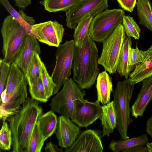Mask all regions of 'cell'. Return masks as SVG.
Segmentation results:
<instances>
[{
	"instance_id": "1",
	"label": "cell",
	"mask_w": 152,
	"mask_h": 152,
	"mask_svg": "<svg viewBox=\"0 0 152 152\" xmlns=\"http://www.w3.org/2000/svg\"><path fill=\"white\" fill-rule=\"evenodd\" d=\"M42 113L38 101L29 97L19 111L7 119L12 133L13 152H26L33 130Z\"/></svg>"
},
{
	"instance_id": "2",
	"label": "cell",
	"mask_w": 152,
	"mask_h": 152,
	"mask_svg": "<svg viewBox=\"0 0 152 152\" xmlns=\"http://www.w3.org/2000/svg\"><path fill=\"white\" fill-rule=\"evenodd\" d=\"M98 51L89 34L82 46H76L72 62L73 79L81 90L90 88L99 74Z\"/></svg>"
},
{
	"instance_id": "3",
	"label": "cell",
	"mask_w": 152,
	"mask_h": 152,
	"mask_svg": "<svg viewBox=\"0 0 152 152\" xmlns=\"http://www.w3.org/2000/svg\"><path fill=\"white\" fill-rule=\"evenodd\" d=\"M135 84L127 79L118 82L115 89L113 91L114 106L116 112L117 127L121 137L128 138L127 132L129 125L133 122L130 117L131 109L130 101L132 96Z\"/></svg>"
},
{
	"instance_id": "4",
	"label": "cell",
	"mask_w": 152,
	"mask_h": 152,
	"mask_svg": "<svg viewBox=\"0 0 152 152\" xmlns=\"http://www.w3.org/2000/svg\"><path fill=\"white\" fill-rule=\"evenodd\" d=\"M3 60L10 64L14 60L26 35L25 28L10 14L4 19L1 29Z\"/></svg>"
},
{
	"instance_id": "5",
	"label": "cell",
	"mask_w": 152,
	"mask_h": 152,
	"mask_svg": "<svg viewBox=\"0 0 152 152\" xmlns=\"http://www.w3.org/2000/svg\"><path fill=\"white\" fill-rule=\"evenodd\" d=\"M125 15L121 9H106L93 18L88 30L90 38L102 42L122 23Z\"/></svg>"
},
{
	"instance_id": "6",
	"label": "cell",
	"mask_w": 152,
	"mask_h": 152,
	"mask_svg": "<svg viewBox=\"0 0 152 152\" xmlns=\"http://www.w3.org/2000/svg\"><path fill=\"white\" fill-rule=\"evenodd\" d=\"M126 36L121 23L102 42V48L98 63L110 75L116 72L120 53Z\"/></svg>"
},
{
	"instance_id": "7",
	"label": "cell",
	"mask_w": 152,
	"mask_h": 152,
	"mask_svg": "<svg viewBox=\"0 0 152 152\" xmlns=\"http://www.w3.org/2000/svg\"><path fill=\"white\" fill-rule=\"evenodd\" d=\"M56 94L50 104L51 110L71 119L76 102L83 98L86 94L73 79L69 78L64 83L61 90Z\"/></svg>"
},
{
	"instance_id": "8",
	"label": "cell",
	"mask_w": 152,
	"mask_h": 152,
	"mask_svg": "<svg viewBox=\"0 0 152 152\" xmlns=\"http://www.w3.org/2000/svg\"><path fill=\"white\" fill-rule=\"evenodd\" d=\"M74 40L66 41L58 48L56 62L51 77L56 85L53 94H56L71 74L72 62L76 48Z\"/></svg>"
},
{
	"instance_id": "9",
	"label": "cell",
	"mask_w": 152,
	"mask_h": 152,
	"mask_svg": "<svg viewBox=\"0 0 152 152\" xmlns=\"http://www.w3.org/2000/svg\"><path fill=\"white\" fill-rule=\"evenodd\" d=\"M108 7V0H78L65 12L66 26L74 29L81 20L88 16L94 17Z\"/></svg>"
},
{
	"instance_id": "10",
	"label": "cell",
	"mask_w": 152,
	"mask_h": 152,
	"mask_svg": "<svg viewBox=\"0 0 152 152\" xmlns=\"http://www.w3.org/2000/svg\"><path fill=\"white\" fill-rule=\"evenodd\" d=\"M26 77L8 96L4 90L0 95V118L3 121L17 113L27 98V85Z\"/></svg>"
},
{
	"instance_id": "11",
	"label": "cell",
	"mask_w": 152,
	"mask_h": 152,
	"mask_svg": "<svg viewBox=\"0 0 152 152\" xmlns=\"http://www.w3.org/2000/svg\"><path fill=\"white\" fill-rule=\"evenodd\" d=\"M102 115V106L97 100L92 102L83 98L76 102L71 121L80 127H87L98 119Z\"/></svg>"
},
{
	"instance_id": "12",
	"label": "cell",
	"mask_w": 152,
	"mask_h": 152,
	"mask_svg": "<svg viewBox=\"0 0 152 152\" xmlns=\"http://www.w3.org/2000/svg\"><path fill=\"white\" fill-rule=\"evenodd\" d=\"M102 132L87 129L81 132L74 143L65 148V152H102L103 147L101 138Z\"/></svg>"
},
{
	"instance_id": "13",
	"label": "cell",
	"mask_w": 152,
	"mask_h": 152,
	"mask_svg": "<svg viewBox=\"0 0 152 152\" xmlns=\"http://www.w3.org/2000/svg\"><path fill=\"white\" fill-rule=\"evenodd\" d=\"M38 37V40L50 46L58 47L63 38L64 29L56 21L49 20L33 26Z\"/></svg>"
},
{
	"instance_id": "14",
	"label": "cell",
	"mask_w": 152,
	"mask_h": 152,
	"mask_svg": "<svg viewBox=\"0 0 152 152\" xmlns=\"http://www.w3.org/2000/svg\"><path fill=\"white\" fill-rule=\"evenodd\" d=\"M74 123L65 115H61L58 118L55 133L58 141V145L61 148L71 146L81 133V127Z\"/></svg>"
},
{
	"instance_id": "15",
	"label": "cell",
	"mask_w": 152,
	"mask_h": 152,
	"mask_svg": "<svg viewBox=\"0 0 152 152\" xmlns=\"http://www.w3.org/2000/svg\"><path fill=\"white\" fill-rule=\"evenodd\" d=\"M35 37L27 34L17 56L13 62L25 76L35 54L41 53L40 46Z\"/></svg>"
},
{
	"instance_id": "16",
	"label": "cell",
	"mask_w": 152,
	"mask_h": 152,
	"mask_svg": "<svg viewBox=\"0 0 152 152\" xmlns=\"http://www.w3.org/2000/svg\"><path fill=\"white\" fill-rule=\"evenodd\" d=\"M142 82V86L131 108L132 115L136 118L143 115L152 100V76L145 78Z\"/></svg>"
},
{
	"instance_id": "17",
	"label": "cell",
	"mask_w": 152,
	"mask_h": 152,
	"mask_svg": "<svg viewBox=\"0 0 152 152\" xmlns=\"http://www.w3.org/2000/svg\"><path fill=\"white\" fill-rule=\"evenodd\" d=\"M0 3L14 19L25 28L27 34L32 36L38 39V37L32 26L35 23L33 17L27 15L22 9H20L18 12L11 5L8 0H0Z\"/></svg>"
},
{
	"instance_id": "18",
	"label": "cell",
	"mask_w": 152,
	"mask_h": 152,
	"mask_svg": "<svg viewBox=\"0 0 152 152\" xmlns=\"http://www.w3.org/2000/svg\"><path fill=\"white\" fill-rule=\"evenodd\" d=\"M152 76V45L147 50V55L142 62L130 74L128 80L136 84Z\"/></svg>"
},
{
	"instance_id": "19",
	"label": "cell",
	"mask_w": 152,
	"mask_h": 152,
	"mask_svg": "<svg viewBox=\"0 0 152 152\" xmlns=\"http://www.w3.org/2000/svg\"><path fill=\"white\" fill-rule=\"evenodd\" d=\"M96 80L97 100L103 105L106 104L110 102L113 91L112 78L104 70L99 73Z\"/></svg>"
},
{
	"instance_id": "20",
	"label": "cell",
	"mask_w": 152,
	"mask_h": 152,
	"mask_svg": "<svg viewBox=\"0 0 152 152\" xmlns=\"http://www.w3.org/2000/svg\"><path fill=\"white\" fill-rule=\"evenodd\" d=\"M102 107V115L101 120L103 128L102 137L105 136L109 137L113 132L117 126L116 115L113 100L103 105Z\"/></svg>"
},
{
	"instance_id": "21",
	"label": "cell",
	"mask_w": 152,
	"mask_h": 152,
	"mask_svg": "<svg viewBox=\"0 0 152 152\" xmlns=\"http://www.w3.org/2000/svg\"><path fill=\"white\" fill-rule=\"evenodd\" d=\"M57 118L54 112L51 110L42 114L39 117L37 121L39 129L45 140L55 133Z\"/></svg>"
},
{
	"instance_id": "22",
	"label": "cell",
	"mask_w": 152,
	"mask_h": 152,
	"mask_svg": "<svg viewBox=\"0 0 152 152\" xmlns=\"http://www.w3.org/2000/svg\"><path fill=\"white\" fill-rule=\"evenodd\" d=\"M149 139L146 134L137 137L123 139L118 141L113 140L109 144L108 147L114 152H120L122 151L138 145H146Z\"/></svg>"
},
{
	"instance_id": "23",
	"label": "cell",
	"mask_w": 152,
	"mask_h": 152,
	"mask_svg": "<svg viewBox=\"0 0 152 152\" xmlns=\"http://www.w3.org/2000/svg\"><path fill=\"white\" fill-rule=\"evenodd\" d=\"M131 37L126 36L120 53L116 72L121 77H124L127 79L130 73L128 71L129 50L132 48Z\"/></svg>"
},
{
	"instance_id": "24",
	"label": "cell",
	"mask_w": 152,
	"mask_h": 152,
	"mask_svg": "<svg viewBox=\"0 0 152 152\" xmlns=\"http://www.w3.org/2000/svg\"><path fill=\"white\" fill-rule=\"evenodd\" d=\"M137 14L139 23L152 31V7L149 0H138Z\"/></svg>"
},
{
	"instance_id": "25",
	"label": "cell",
	"mask_w": 152,
	"mask_h": 152,
	"mask_svg": "<svg viewBox=\"0 0 152 152\" xmlns=\"http://www.w3.org/2000/svg\"><path fill=\"white\" fill-rule=\"evenodd\" d=\"M25 78L23 72L13 61L11 64L5 85L6 95L8 96L11 94Z\"/></svg>"
},
{
	"instance_id": "26",
	"label": "cell",
	"mask_w": 152,
	"mask_h": 152,
	"mask_svg": "<svg viewBox=\"0 0 152 152\" xmlns=\"http://www.w3.org/2000/svg\"><path fill=\"white\" fill-rule=\"evenodd\" d=\"M94 17L88 16L80 21L74 29L73 38L76 46L81 47L84 39L88 34V30Z\"/></svg>"
},
{
	"instance_id": "27",
	"label": "cell",
	"mask_w": 152,
	"mask_h": 152,
	"mask_svg": "<svg viewBox=\"0 0 152 152\" xmlns=\"http://www.w3.org/2000/svg\"><path fill=\"white\" fill-rule=\"evenodd\" d=\"M78 0H42L39 3L46 11L50 12L66 11Z\"/></svg>"
},
{
	"instance_id": "28",
	"label": "cell",
	"mask_w": 152,
	"mask_h": 152,
	"mask_svg": "<svg viewBox=\"0 0 152 152\" xmlns=\"http://www.w3.org/2000/svg\"><path fill=\"white\" fill-rule=\"evenodd\" d=\"M45 141L37 121L30 136L26 152H40Z\"/></svg>"
},
{
	"instance_id": "29",
	"label": "cell",
	"mask_w": 152,
	"mask_h": 152,
	"mask_svg": "<svg viewBox=\"0 0 152 152\" xmlns=\"http://www.w3.org/2000/svg\"><path fill=\"white\" fill-rule=\"evenodd\" d=\"M42 62L39 54H35L25 76L29 86L35 82L39 77Z\"/></svg>"
},
{
	"instance_id": "30",
	"label": "cell",
	"mask_w": 152,
	"mask_h": 152,
	"mask_svg": "<svg viewBox=\"0 0 152 152\" xmlns=\"http://www.w3.org/2000/svg\"><path fill=\"white\" fill-rule=\"evenodd\" d=\"M31 97L38 101L46 103L48 100L42 82L41 75L36 81L29 86Z\"/></svg>"
},
{
	"instance_id": "31",
	"label": "cell",
	"mask_w": 152,
	"mask_h": 152,
	"mask_svg": "<svg viewBox=\"0 0 152 152\" xmlns=\"http://www.w3.org/2000/svg\"><path fill=\"white\" fill-rule=\"evenodd\" d=\"M147 53V50L142 51L137 46L135 48H130L129 51L128 71L132 72L144 60Z\"/></svg>"
},
{
	"instance_id": "32",
	"label": "cell",
	"mask_w": 152,
	"mask_h": 152,
	"mask_svg": "<svg viewBox=\"0 0 152 152\" xmlns=\"http://www.w3.org/2000/svg\"><path fill=\"white\" fill-rule=\"evenodd\" d=\"M122 23L127 37H133L136 39H139L140 29L133 17L125 15Z\"/></svg>"
},
{
	"instance_id": "33",
	"label": "cell",
	"mask_w": 152,
	"mask_h": 152,
	"mask_svg": "<svg viewBox=\"0 0 152 152\" xmlns=\"http://www.w3.org/2000/svg\"><path fill=\"white\" fill-rule=\"evenodd\" d=\"M40 75L46 95L49 99L53 95L56 85L53 78L49 74L42 62L41 66Z\"/></svg>"
},
{
	"instance_id": "34",
	"label": "cell",
	"mask_w": 152,
	"mask_h": 152,
	"mask_svg": "<svg viewBox=\"0 0 152 152\" xmlns=\"http://www.w3.org/2000/svg\"><path fill=\"white\" fill-rule=\"evenodd\" d=\"M12 144V135L10 129L6 121L3 122L0 132V148L8 151L11 148Z\"/></svg>"
},
{
	"instance_id": "35",
	"label": "cell",
	"mask_w": 152,
	"mask_h": 152,
	"mask_svg": "<svg viewBox=\"0 0 152 152\" xmlns=\"http://www.w3.org/2000/svg\"><path fill=\"white\" fill-rule=\"evenodd\" d=\"M10 64L5 62L3 59L0 60V95L4 90L10 68Z\"/></svg>"
},
{
	"instance_id": "36",
	"label": "cell",
	"mask_w": 152,
	"mask_h": 152,
	"mask_svg": "<svg viewBox=\"0 0 152 152\" xmlns=\"http://www.w3.org/2000/svg\"><path fill=\"white\" fill-rule=\"evenodd\" d=\"M120 6L125 10L132 12L136 5L137 0H117Z\"/></svg>"
},
{
	"instance_id": "37",
	"label": "cell",
	"mask_w": 152,
	"mask_h": 152,
	"mask_svg": "<svg viewBox=\"0 0 152 152\" xmlns=\"http://www.w3.org/2000/svg\"><path fill=\"white\" fill-rule=\"evenodd\" d=\"M122 152H148V148L143 145H138L124 149Z\"/></svg>"
},
{
	"instance_id": "38",
	"label": "cell",
	"mask_w": 152,
	"mask_h": 152,
	"mask_svg": "<svg viewBox=\"0 0 152 152\" xmlns=\"http://www.w3.org/2000/svg\"><path fill=\"white\" fill-rule=\"evenodd\" d=\"M46 152H63L62 148H59L58 145L54 144L51 141L47 143L44 149Z\"/></svg>"
},
{
	"instance_id": "39",
	"label": "cell",
	"mask_w": 152,
	"mask_h": 152,
	"mask_svg": "<svg viewBox=\"0 0 152 152\" xmlns=\"http://www.w3.org/2000/svg\"><path fill=\"white\" fill-rule=\"evenodd\" d=\"M16 6L22 10H24L31 3V0H13Z\"/></svg>"
},
{
	"instance_id": "40",
	"label": "cell",
	"mask_w": 152,
	"mask_h": 152,
	"mask_svg": "<svg viewBox=\"0 0 152 152\" xmlns=\"http://www.w3.org/2000/svg\"><path fill=\"white\" fill-rule=\"evenodd\" d=\"M146 131L152 137V115L146 122Z\"/></svg>"
},
{
	"instance_id": "41",
	"label": "cell",
	"mask_w": 152,
	"mask_h": 152,
	"mask_svg": "<svg viewBox=\"0 0 152 152\" xmlns=\"http://www.w3.org/2000/svg\"><path fill=\"white\" fill-rule=\"evenodd\" d=\"M146 145L148 152H152V142H148Z\"/></svg>"
},
{
	"instance_id": "42",
	"label": "cell",
	"mask_w": 152,
	"mask_h": 152,
	"mask_svg": "<svg viewBox=\"0 0 152 152\" xmlns=\"http://www.w3.org/2000/svg\"></svg>"
}]
</instances>
